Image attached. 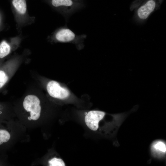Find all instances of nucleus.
I'll list each match as a JSON object with an SVG mask.
<instances>
[{
  "label": "nucleus",
  "mask_w": 166,
  "mask_h": 166,
  "mask_svg": "<svg viewBox=\"0 0 166 166\" xmlns=\"http://www.w3.org/2000/svg\"><path fill=\"white\" fill-rule=\"evenodd\" d=\"M163 0H136L131 6L137 21L143 22L159 8Z\"/></svg>",
  "instance_id": "nucleus-1"
},
{
  "label": "nucleus",
  "mask_w": 166,
  "mask_h": 166,
  "mask_svg": "<svg viewBox=\"0 0 166 166\" xmlns=\"http://www.w3.org/2000/svg\"><path fill=\"white\" fill-rule=\"evenodd\" d=\"M40 103L39 98L34 95H27L24 99V108L27 112H30V117L34 121L38 120L40 117L41 110Z\"/></svg>",
  "instance_id": "nucleus-2"
},
{
  "label": "nucleus",
  "mask_w": 166,
  "mask_h": 166,
  "mask_svg": "<svg viewBox=\"0 0 166 166\" xmlns=\"http://www.w3.org/2000/svg\"><path fill=\"white\" fill-rule=\"evenodd\" d=\"M47 90L49 94L53 97L64 99L68 97L70 95L69 90L61 86L59 83L51 81L47 85Z\"/></svg>",
  "instance_id": "nucleus-3"
},
{
  "label": "nucleus",
  "mask_w": 166,
  "mask_h": 166,
  "mask_svg": "<svg viewBox=\"0 0 166 166\" xmlns=\"http://www.w3.org/2000/svg\"><path fill=\"white\" fill-rule=\"evenodd\" d=\"M105 114L104 112L100 111H89L85 117V122L86 125L92 130H97L99 121L103 118Z\"/></svg>",
  "instance_id": "nucleus-4"
},
{
  "label": "nucleus",
  "mask_w": 166,
  "mask_h": 166,
  "mask_svg": "<svg viewBox=\"0 0 166 166\" xmlns=\"http://www.w3.org/2000/svg\"><path fill=\"white\" fill-rule=\"evenodd\" d=\"M52 6L61 9L65 13L73 11L82 6V3L75 0H50Z\"/></svg>",
  "instance_id": "nucleus-5"
},
{
  "label": "nucleus",
  "mask_w": 166,
  "mask_h": 166,
  "mask_svg": "<svg viewBox=\"0 0 166 166\" xmlns=\"http://www.w3.org/2000/svg\"><path fill=\"white\" fill-rule=\"evenodd\" d=\"M76 36L73 31L67 28L61 29L55 34L56 40L62 42H69L73 41L76 39Z\"/></svg>",
  "instance_id": "nucleus-6"
},
{
  "label": "nucleus",
  "mask_w": 166,
  "mask_h": 166,
  "mask_svg": "<svg viewBox=\"0 0 166 166\" xmlns=\"http://www.w3.org/2000/svg\"><path fill=\"white\" fill-rule=\"evenodd\" d=\"M1 123V122L0 121V146L7 143L11 137L9 132Z\"/></svg>",
  "instance_id": "nucleus-7"
},
{
  "label": "nucleus",
  "mask_w": 166,
  "mask_h": 166,
  "mask_svg": "<svg viewBox=\"0 0 166 166\" xmlns=\"http://www.w3.org/2000/svg\"><path fill=\"white\" fill-rule=\"evenodd\" d=\"M12 3L14 8L19 13L24 14L26 13L27 8L26 0H12Z\"/></svg>",
  "instance_id": "nucleus-8"
},
{
  "label": "nucleus",
  "mask_w": 166,
  "mask_h": 166,
  "mask_svg": "<svg viewBox=\"0 0 166 166\" xmlns=\"http://www.w3.org/2000/svg\"><path fill=\"white\" fill-rule=\"evenodd\" d=\"M10 51L9 45L5 41H2L0 44V58H2L7 56Z\"/></svg>",
  "instance_id": "nucleus-9"
},
{
  "label": "nucleus",
  "mask_w": 166,
  "mask_h": 166,
  "mask_svg": "<svg viewBox=\"0 0 166 166\" xmlns=\"http://www.w3.org/2000/svg\"><path fill=\"white\" fill-rule=\"evenodd\" d=\"M152 148L153 150L160 153L166 152V147L165 144L161 141L155 142L152 145Z\"/></svg>",
  "instance_id": "nucleus-10"
},
{
  "label": "nucleus",
  "mask_w": 166,
  "mask_h": 166,
  "mask_svg": "<svg viewBox=\"0 0 166 166\" xmlns=\"http://www.w3.org/2000/svg\"><path fill=\"white\" fill-rule=\"evenodd\" d=\"M50 166H65V164L63 160L60 159L53 158L49 161Z\"/></svg>",
  "instance_id": "nucleus-11"
},
{
  "label": "nucleus",
  "mask_w": 166,
  "mask_h": 166,
  "mask_svg": "<svg viewBox=\"0 0 166 166\" xmlns=\"http://www.w3.org/2000/svg\"><path fill=\"white\" fill-rule=\"evenodd\" d=\"M8 79V77L5 72L0 70V88L3 86Z\"/></svg>",
  "instance_id": "nucleus-12"
},
{
  "label": "nucleus",
  "mask_w": 166,
  "mask_h": 166,
  "mask_svg": "<svg viewBox=\"0 0 166 166\" xmlns=\"http://www.w3.org/2000/svg\"><path fill=\"white\" fill-rule=\"evenodd\" d=\"M28 119L29 120V121H31L32 120V119L31 118V117H28Z\"/></svg>",
  "instance_id": "nucleus-13"
},
{
  "label": "nucleus",
  "mask_w": 166,
  "mask_h": 166,
  "mask_svg": "<svg viewBox=\"0 0 166 166\" xmlns=\"http://www.w3.org/2000/svg\"><path fill=\"white\" fill-rule=\"evenodd\" d=\"M76 0V1L77 2L82 3V0Z\"/></svg>",
  "instance_id": "nucleus-14"
}]
</instances>
